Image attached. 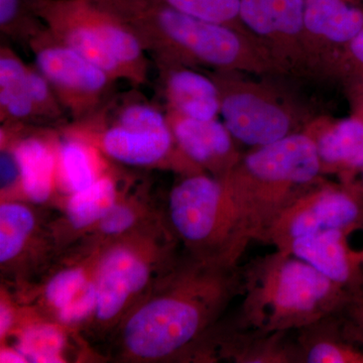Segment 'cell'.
<instances>
[{
  "mask_svg": "<svg viewBox=\"0 0 363 363\" xmlns=\"http://www.w3.org/2000/svg\"><path fill=\"white\" fill-rule=\"evenodd\" d=\"M241 288L238 266L184 250L112 332L114 357L131 363L198 357Z\"/></svg>",
  "mask_w": 363,
  "mask_h": 363,
  "instance_id": "1",
  "label": "cell"
},
{
  "mask_svg": "<svg viewBox=\"0 0 363 363\" xmlns=\"http://www.w3.org/2000/svg\"><path fill=\"white\" fill-rule=\"evenodd\" d=\"M135 33L155 63L210 71L281 75L252 35L177 11L156 0H95Z\"/></svg>",
  "mask_w": 363,
  "mask_h": 363,
  "instance_id": "2",
  "label": "cell"
},
{
  "mask_svg": "<svg viewBox=\"0 0 363 363\" xmlns=\"http://www.w3.org/2000/svg\"><path fill=\"white\" fill-rule=\"evenodd\" d=\"M242 329L303 330L339 314L350 294L292 252L274 250L242 271Z\"/></svg>",
  "mask_w": 363,
  "mask_h": 363,
  "instance_id": "3",
  "label": "cell"
},
{
  "mask_svg": "<svg viewBox=\"0 0 363 363\" xmlns=\"http://www.w3.org/2000/svg\"><path fill=\"white\" fill-rule=\"evenodd\" d=\"M136 89L114 93L93 116L58 130L87 140L118 164L172 169L182 176L201 173L179 149L166 111Z\"/></svg>",
  "mask_w": 363,
  "mask_h": 363,
  "instance_id": "4",
  "label": "cell"
},
{
  "mask_svg": "<svg viewBox=\"0 0 363 363\" xmlns=\"http://www.w3.org/2000/svg\"><path fill=\"white\" fill-rule=\"evenodd\" d=\"M184 250L202 259L238 266L259 240L250 215L224 178L190 174L172 188L164 214Z\"/></svg>",
  "mask_w": 363,
  "mask_h": 363,
  "instance_id": "5",
  "label": "cell"
},
{
  "mask_svg": "<svg viewBox=\"0 0 363 363\" xmlns=\"http://www.w3.org/2000/svg\"><path fill=\"white\" fill-rule=\"evenodd\" d=\"M180 245L164 215L99 248L97 304L86 324L96 335L111 334L176 259Z\"/></svg>",
  "mask_w": 363,
  "mask_h": 363,
  "instance_id": "6",
  "label": "cell"
},
{
  "mask_svg": "<svg viewBox=\"0 0 363 363\" xmlns=\"http://www.w3.org/2000/svg\"><path fill=\"white\" fill-rule=\"evenodd\" d=\"M323 174L314 138L307 131L255 147L224 176L250 215L259 240L286 205Z\"/></svg>",
  "mask_w": 363,
  "mask_h": 363,
  "instance_id": "7",
  "label": "cell"
},
{
  "mask_svg": "<svg viewBox=\"0 0 363 363\" xmlns=\"http://www.w3.org/2000/svg\"><path fill=\"white\" fill-rule=\"evenodd\" d=\"M35 13L60 42L138 88L147 82L150 56L135 33L95 0H35Z\"/></svg>",
  "mask_w": 363,
  "mask_h": 363,
  "instance_id": "8",
  "label": "cell"
},
{
  "mask_svg": "<svg viewBox=\"0 0 363 363\" xmlns=\"http://www.w3.org/2000/svg\"><path fill=\"white\" fill-rule=\"evenodd\" d=\"M208 74L218 88L223 123L236 142L255 149L308 128L304 109L274 86L240 72Z\"/></svg>",
  "mask_w": 363,
  "mask_h": 363,
  "instance_id": "9",
  "label": "cell"
},
{
  "mask_svg": "<svg viewBox=\"0 0 363 363\" xmlns=\"http://www.w3.org/2000/svg\"><path fill=\"white\" fill-rule=\"evenodd\" d=\"M28 51L48 79L70 121L88 118L116 92L119 81L60 42L47 28L30 40Z\"/></svg>",
  "mask_w": 363,
  "mask_h": 363,
  "instance_id": "10",
  "label": "cell"
},
{
  "mask_svg": "<svg viewBox=\"0 0 363 363\" xmlns=\"http://www.w3.org/2000/svg\"><path fill=\"white\" fill-rule=\"evenodd\" d=\"M363 227V184L315 183L284 208L264 240L276 250L290 252L296 240L329 230Z\"/></svg>",
  "mask_w": 363,
  "mask_h": 363,
  "instance_id": "11",
  "label": "cell"
},
{
  "mask_svg": "<svg viewBox=\"0 0 363 363\" xmlns=\"http://www.w3.org/2000/svg\"><path fill=\"white\" fill-rule=\"evenodd\" d=\"M240 16L281 75H309L305 0H240Z\"/></svg>",
  "mask_w": 363,
  "mask_h": 363,
  "instance_id": "12",
  "label": "cell"
},
{
  "mask_svg": "<svg viewBox=\"0 0 363 363\" xmlns=\"http://www.w3.org/2000/svg\"><path fill=\"white\" fill-rule=\"evenodd\" d=\"M362 0H305L309 75L340 78L351 40L363 28Z\"/></svg>",
  "mask_w": 363,
  "mask_h": 363,
  "instance_id": "13",
  "label": "cell"
},
{
  "mask_svg": "<svg viewBox=\"0 0 363 363\" xmlns=\"http://www.w3.org/2000/svg\"><path fill=\"white\" fill-rule=\"evenodd\" d=\"M58 128L1 123L0 147L13 154L20 172V195L33 204L51 201L57 188Z\"/></svg>",
  "mask_w": 363,
  "mask_h": 363,
  "instance_id": "14",
  "label": "cell"
},
{
  "mask_svg": "<svg viewBox=\"0 0 363 363\" xmlns=\"http://www.w3.org/2000/svg\"><path fill=\"white\" fill-rule=\"evenodd\" d=\"M169 126L181 152L205 173L223 178L240 161L236 140L218 119L199 121L168 113Z\"/></svg>",
  "mask_w": 363,
  "mask_h": 363,
  "instance_id": "15",
  "label": "cell"
},
{
  "mask_svg": "<svg viewBox=\"0 0 363 363\" xmlns=\"http://www.w3.org/2000/svg\"><path fill=\"white\" fill-rule=\"evenodd\" d=\"M329 229L300 238L290 252L345 289L350 296L363 285V247L350 242L357 229Z\"/></svg>",
  "mask_w": 363,
  "mask_h": 363,
  "instance_id": "16",
  "label": "cell"
},
{
  "mask_svg": "<svg viewBox=\"0 0 363 363\" xmlns=\"http://www.w3.org/2000/svg\"><path fill=\"white\" fill-rule=\"evenodd\" d=\"M155 67L166 112L199 121L220 114L218 88L209 74L173 64L155 63Z\"/></svg>",
  "mask_w": 363,
  "mask_h": 363,
  "instance_id": "17",
  "label": "cell"
},
{
  "mask_svg": "<svg viewBox=\"0 0 363 363\" xmlns=\"http://www.w3.org/2000/svg\"><path fill=\"white\" fill-rule=\"evenodd\" d=\"M52 236L45 238L37 212L18 200H1L0 204V266L11 276L25 274L33 253L56 248Z\"/></svg>",
  "mask_w": 363,
  "mask_h": 363,
  "instance_id": "18",
  "label": "cell"
},
{
  "mask_svg": "<svg viewBox=\"0 0 363 363\" xmlns=\"http://www.w3.org/2000/svg\"><path fill=\"white\" fill-rule=\"evenodd\" d=\"M123 194L111 169L89 187L67 196L63 217L51 229L57 250L81 240L111 211Z\"/></svg>",
  "mask_w": 363,
  "mask_h": 363,
  "instance_id": "19",
  "label": "cell"
},
{
  "mask_svg": "<svg viewBox=\"0 0 363 363\" xmlns=\"http://www.w3.org/2000/svg\"><path fill=\"white\" fill-rule=\"evenodd\" d=\"M316 143L324 172L341 174L343 182L353 181L363 172V121L357 117L321 126L310 123L305 130Z\"/></svg>",
  "mask_w": 363,
  "mask_h": 363,
  "instance_id": "20",
  "label": "cell"
},
{
  "mask_svg": "<svg viewBox=\"0 0 363 363\" xmlns=\"http://www.w3.org/2000/svg\"><path fill=\"white\" fill-rule=\"evenodd\" d=\"M57 150V188L66 196L89 187L111 171L107 157L82 138L60 131Z\"/></svg>",
  "mask_w": 363,
  "mask_h": 363,
  "instance_id": "21",
  "label": "cell"
},
{
  "mask_svg": "<svg viewBox=\"0 0 363 363\" xmlns=\"http://www.w3.org/2000/svg\"><path fill=\"white\" fill-rule=\"evenodd\" d=\"M82 252L80 259L52 272L45 281L40 305L52 321L74 304L95 281L99 248Z\"/></svg>",
  "mask_w": 363,
  "mask_h": 363,
  "instance_id": "22",
  "label": "cell"
},
{
  "mask_svg": "<svg viewBox=\"0 0 363 363\" xmlns=\"http://www.w3.org/2000/svg\"><path fill=\"white\" fill-rule=\"evenodd\" d=\"M297 358L306 363H363V347L344 333L338 314L303 329Z\"/></svg>",
  "mask_w": 363,
  "mask_h": 363,
  "instance_id": "23",
  "label": "cell"
},
{
  "mask_svg": "<svg viewBox=\"0 0 363 363\" xmlns=\"http://www.w3.org/2000/svg\"><path fill=\"white\" fill-rule=\"evenodd\" d=\"M0 123L35 124L28 64L4 43L0 45Z\"/></svg>",
  "mask_w": 363,
  "mask_h": 363,
  "instance_id": "24",
  "label": "cell"
},
{
  "mask_svg": "<svg viewBox=\"0 0 363 363\" xmlns=\"http://www.w3.org/2000/svg\"><path fill=\"white\" fill-rule=\"evenodd\" d=\"M142 193L121 195L111 211L81 238L82 250L101 247L160 216Z\"/></svg>",
  "mask_w": 363,
  "mask_h": 363,
  "instance_id": "25",
  "label": "cell"
},
{
  "mask_svg": "<svg viewBox=\"0 0 363 363\" xmlns=\"http://www.w3.org/2000/svg\"><path fill=\"white\" fill-rule=\"evenodd\" d=\"M33 314L14 334L16 347L28 362H66L67 327L48 319H37Z\"/></svg>",
  "mask_w": 363,
  "mask_h": 363,
  "instance_id": "26",
  "label": "cell"
},
{
  "mask_svg": "<svg viewBox=\"0 0 363 363\" xmlns=\"http://www.w3.org/2000/svg\"><path fill=\"white\" fill-rule=\"evenodd\" d=\"M45 26L35 9V0H0V32L28 49L30 40Z\"/></svg>",
  "mask_w": 363,
  "mask_h": 363,
  "instance_id": "27",
  "label": "cell"
},
{
  "mask_svg": "<svg viewBox=\"0 0 363 363\" xmlns=\"http://www.w3.org/2000/svg\"><path fill=\"white\" fill-rule=\"evenodd\" d=\"M177 11L212 23H221L247 33L241 23L240 0H156Z\"/></svg>",
  "mask_w": 363,
  "mask_h": 363,
  "instance_id": "28",
  "label": "cell"
},
{
  "mask_svg": "<svg viewBox=\"0 0 363 363\" xmlns=\"http://www.w3.org/2000/svg\"><path fill=\"white\" fill-rule=\"evenodd\" d=\"M338 319L346 335L363 347V285L350 296Z\"/></svg>",
  "mask_w": 363,
  "mask_h": 363,
  "instance_id": "29",
  "label": "cell"
},
{
  "mask_svg": "<svg viewBox=\"0 0 363 363\" xmlns=\"http://www.w3.org/2000/svg\"><path fill=\"white\" fill-rule=\"evenodd\" d=\"M348 78L363 79V28L346 50L340 79Z\"/></svg>",
  "mask_w": 363,
  "mask_h": 363,
  "instance_id": "30",
  "label": "cell"
},
{
  "mask_svg": "<svg viewBox=\"0 0 363 363\" xmlns=\"http://www.w3.org/2000/svg\"><path fill=\"white\" fill-rule=\"evenodd\" d=\"M21 310L16 307L13 301L9 298L6 293L1 291V300H0V340L1 343L6 340L11 334L18 330V327L25 322L21 320Z\"/></svg>",
  "mask_w": 363,
  "mask_h": 363,
  "instance_id": "31",
  "label": "cell"
},
{
  "mask_svg": "<svg viewBox=\"0 0 363 363\" xmlns=\"http://www.w3.org/2000/svg\"><path fill=\"white\" fill-rule=\"evenodd\" d=\"M343 82L352 105L353 116L363 121V79L348 78Z\"/></svg>",
  "mask_w": 363,
  "mask_h": 363,
  "instance_id": "32",
  "label": "cell"
},
{
  "mask_svg": "<svg viewBox=\"0 0 363 363\" xmlns=\"http://www.w3.org/2000/svg\"><path fill=\"white\" fill-rule=\"evenodd\" d=\"M0 362L1 363H28L25 355L14 346L1 345L0 350Z\"/></svg>",
  "mask_w": 363,
  "mask_h": 363,
  "instance_id": "33",
  "label": "cell"
},
{
  "mask_svg": "<svg viewBox=\"0 0 363 363\" xmlns=\"http://www.w3.org/2000/svg\"><path fill=\"white\" fill-rule=\"evenodd\" d=\"M362 1H363V0H362Z\"/></svg>",
  "mask_w": 363,
  "mask_h": 363,
  "instance_id": "34",
  "label": "cell"
}]
</instances>
